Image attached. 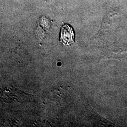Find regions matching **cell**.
Listing matches in <instances>:
<instances>
[{"instance_id": "1", "label": "cell", "mask_w": 127, "mask_h": 127, "mask_svg": "<svg viewBox=\"0 0 127 127\" xmlns=\"http://www.w3.org/2000/svg\"><path fill=\"white\" fill-rule=\"evenodd\" d=\"M60 41L64 45H70L74 41V33L73 28L68 24H64L61 28Z\"/></svg>"}]
</instances>
